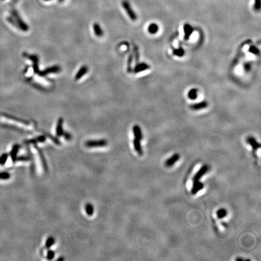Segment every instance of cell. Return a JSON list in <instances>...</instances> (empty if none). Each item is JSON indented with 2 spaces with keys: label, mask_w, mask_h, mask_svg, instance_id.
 <instances>
[{
  "label": "cell",
  "mask_w": 261,
  "mask_h": 261,
  "mask_svg": "<svg viewBox=\"0 0 261 261\" xmlns=\"http://www.w3.org/2000/svg\"><path fill=\"white\" fill-rule=\"evenodd\" d=\"M122 6L130 19H131L132 21H134L137 20V16L136 13L133 10V9L131 7V6H130V4L127 1H126V0H125V1H123L122 2Z\"/></svg>",
  "instance_id": "obj_1"
},
{
  "label": "cell",
  "mask_w": 261,
  "mask_h": 261,
  "mask_svg": "<svg viewBox=\"0 0 261 261\" xmlns=\"http://www.w3.org/2000/svg\"><path fill=\"white\" fill-rule=\"evenodd\" d=\"M12 14L13 15L16 21V24L18 25V26L23 31H27L29 30V27L28 26L24 23V22L23 21L21 18V17L19 16L18 13L15 10H13L12 11Z\"/></svg>",
  "instance_id": "obj_2"
},
{
  "label": "cell",
  "mask_w": 261,
  "mask_h": 261,
  "mask_svg": "<svg viewBox=\"0 0 261 261\" xmlns=\"http://www.w3.org/2000/svg\"><path fill=\"white\" fill-rule=\"evenodd\" d=\"M107 145V141L106 140H90L85 143V145L87 147H97L105 146Z\"/></svg>",
  "instance_id": "obj_3"
},
{
  "label": "cell",
  "mask_w": 261,
  "mask_h": 261,
  "mask_svg": "<svg viewBox=\"0 0 261 261\" xmlns=\"http://www.w3.org/2000/svg\"><path fill=\"white\" fill-rule=\"evenodd\" d=\"M60 71V68L59 66H58V65H54V66L47 68L44 70L39 72V74L40 76H46L49 74L58 73Z\"/></svg>",
  "instance_id": "obj_4"
},
{
  "label": "cell",
  "mask_w": 261,
  "mask_h": 261,
  "mask_svg": "<svg viewBox=\"0 0 261 261\" xmlns=\"http://www.w3.org/2000/svg\"><path fill=\"white\" fill-rule=\"evenodd\" d=\"M149 69H150L149 65L146 63H144V62L137 63V65L135 66V68L134 69L133 72L134 73H138L143 72V71Z\"/></svg>",
  "instance_id": "obj_5"
},
{
  "label": "cell",
  "mask_w": 261,
  "mask_h": 261,
  "mask_svg": "<svg viewBox=\"0 0 261 261\" xmlns=\"http://www.w3.org/2000/svg\"><path fill=\"white\" fill-rule=\"evenodd\" d=\"M183 30H184V39L186 41H187L189 39L190 36L192 35L193 32V28L189 24H185L183 26Z\"/></svg>",
  "instance_id": "obj_6"
},
{
  "label": "cell",
  "mask_w": 261,
  "mask_h": 261,
  "mask_svg": "<svg viewBox=\"0 0 261 261\" xmlns=\"http://www.w3.org/2000/svg\"><path fill=\"white\" fill-rule=\"evenodd\" d=\"M204 187V184L200 181H193V186L192 187V194H197L199 191H200Z\"/></svg>",
  "instance_id": "obj_7"
},
{
  "label": "cell",
  "mask_w": 261,
  "mask_h": 261,
  "mask_svg": "<svg viewBox=\"0 0 261 261\" xmlns=\"http://www.w3.org/2000/svg\"><path fill=\"white\" fill-rule=\"evenodd\" d=\"M208 105H209V103L206 101H203V102H200V103L191 105L190 106V108L192 110L197 111V110H202V109L207 108L208 106Z\"/></svg>",
  "instance_id": "obj_8"
},
{
  "label": "cell",
  "mask_w": 261,
  "mask_h": 261,
  "mask_svg": "<svg viewBox=\"0 0 261 261\" xmlns=\"http://www.w3.org/2000/svg\"><path fill=\"white\" fill-rule=\"evenodd\" d=\"M208 170V167L206 165L203 166L201 169L197 172L193 177V181H199L200 179L204 175Z\"/></svg>",
  "instance_id": "obj_9"
},
{
  "label": "cell",
  "mask_w": 261,
  "mask_h": 261,
  "mask_svg": "<svg viewBox=\"0 0 261 261\" xmlns=\"http://www.w3.org/2000/svg\"><path fill=\"white\" fill-rule=\"evenodd\" d=\"M63 120L62 118H60L58 120L56 128V133L57 136L60 137L63 134Z\"/></svg>",
  "instance_id": "obj_10"
},
{
  "label": "cell",
  "mask_w": 261,
  "mask_h": 261,
  "mask_svg": "<svg viewBox=\"0 0 261 261\" xmlns=\"http://www.w3.org/2000/svg\"><path fill=\"white\" fill-rule=\"evenodd\" d=\"M46 137L45 136H41L37 137L36 138L26 140L24 142V143L26 144H35L37 143L44 142L46 141Z\"/></svg>",
  "instance_id": "obj_11"
},
{
  "label": "cell",
  "mask_w": 261,
  "mask_h": 261,
  "mask_svg": "<svg viewBox=\"0 0 261 261\" xmlns=\"http://www.w3.org/2000/svg\"><path fill=\"white\" fill-rule=\"evenodd\" d=\"M179 159H180V156L178 154H175L166 161L165 164L167 167H172Z\"/></svg>",
  "instance_id": "obj_12"
},
{
  "label": "cell",
  "mask_w": 261,
  "mask_h": 261,
  "mask_svg": "<svg viewBox=\"0 0 261 261\" xmlns=\"http://www.w3.org/2000/svg\"><path fill=\"white\" fill-rule=\"evenodd\" d=\"M88 68L85 66V65H83V66H82L76 73L75 76V79L76 80H79L82 76H83L87 72H88Z\"/></svg>",
  "instance_id": "obj_13"
},
{
  "label": "cell",
  "mask_w": 261,
  "mask_h": 261,
  "mask_svg": "<svg viewBox=\"0 0 261 261\" xmlns=\"http://www.w3.org/2000/svg\"><path fill=\"white\" fill-rule=\"evenodd\" d=\"M133 130V134L135 139L142 140V139H143V135L141 130V128L138 125H135L134 126Z\"/></svg>",
  "instance_id": "obj_14"
},
{
  "label": "cell",
  "mask_w": 261,
  "mask_h": 261,
  "mask_svg": "<svg viewBox=\"0 0 261 261\" xmlns=\"http://www.w3.org/2000/svg\"><path fill=\"white\" fill-rule=\"evenodd\" d=\"M141 140L137 139H134V141H133V144H134V147L135 149V150L137 152V153L140 155L142 156L143 154V150H142V147L141 146Z\"/></svg>",
  "instance_id": "obj_15"
},
{
  "label": "cell",
  "mask_w": 261,
  "mask_h": 261,
  "mask_svg": "<svg viewBox=\"0 0 261 261\" xmlns=\"http://www.w3.org/2000/svg\"><path fill=\"white\" fill-rule=\"evenodd\" d=\"M19 147L20 146L19 145H15L12 149V151L10 152V156L13 162H16V159L17 158V154L19 151Z\"/></svg>",
  "instance_id": "obj_16"
},
{
  "label": "cell",
  "mask_w": 261,
  "mask_h": 261,
  "mask_svg": "<svg viewBox=\"0 0 261 261\" xmlns=\"http://www.w3.org/2000/svg\"><path fill=\"white\" fill-rule=\"evenodd\" d=\"M35 147H36V149H37V150L38 151L39 154V156H40V158L41 159V162H42L43 167H44V169L45 171L47 172L48 171V167H47V162L46 161V159H45L44 156V155L42 154V152L41 151V150L38 147H37L36 146H35Z\"/></svg>",
  "instance_id": "obj_17"
},
{
  "label": "cell",
  "mask_w": 261,
  "mask_h": 261,
  "mask_svg": "<svg viewBox=\"0 0 261 261\" xmlns=\"http://www.w3.org/2000/svg\"><path fill=\"white\" fill-rule=\"evenodd\" d=\"M247 141L250 144V145L253 147V149L257 150L260 147V144L254 138L252 137H248Z\"/></svg>",
  "instance_id": "obj_18"
},
{
  "label": "cell",
  "mask_w": 261,
  "mask_h": 261,
  "mask_svg": "<svg viewBox=\"0 0 261 261\" xmlns=\"http://www.w3.org/2000/svg\"><path fill=\"white\" fill-rule=\"evenodd\" d=\"M93 29L96 36L98 37H101L103 35V32L98 23H94L93 24Z\"/></svg>",
  "instance_id": "obj_19"
},
{
  "label": "cell",
  "mask_w": 261,
  "mask_h": 261,
  "mask_svg": "<svg viewBox=\"0 0 261 261\" xmlns=\"http://www.w3.org/2000/svg\"><path fill=\"white\" fill-rule=\"evenodd\" d=\"M147 31L149 33H150L152 35H154L158 32L159 26L156 23H152L148 26Z\"/></svg>",
  "instance_id": "obj_20"
},
{
  "label": "cell",
  "mask_w": 261,
  "mask_h": 261,
  "mask_svg": "<svg viewBox=\"0 0 261 261\" xmlns=\"http://www.w3.org/2000/svg\"><path fill=\"white\" fill-rule=\"evenodd\" d=\"M198 96V90L196 88L191 89L187 94V97L191 100H195L197 98Z\"/></svg>",
  "instance_id": "obj_21"
},
{
  "label": "cell",
  "mask_w": 261,
  "mask_h": 261,
  "mask_svg": "<svg viewBox=\"0 0 261 261\" xmlns=\"http://www.w3.org/2000/svg\"><path fill=\"white\" fill-rule=\"evenodd\" d=\"M172 53L173 55H175L178 57H181L184 55L185 52L183 48L180 47L178 49H173Z\"/></svg>",
  "instance_id": "obj_22"
},
{
  "label": "cell",
  "mask_w": 261,
  "mask_h": 261,
  "mask_svg": "<svg viewBox=\"0 0 261 261\" xmlns=\"http://www.w3.org/2000/svg\"><path fill=\"white\" fill-rule=\"evenodd\" d=\"M85 212H86V214L88 215V216H92L93 215L94 207L91 204H90V203L86 204L85 206Z\"/></svg>",
  "instance_id": "obj_23"
},
{
  "label": "cell",
  "mask_w": 261,
  "mask_h": 261,
  "mask_svg": "<svg viewBox=\"0 0 261 261\" xmlns=\"http://www.w3.org/2000/svg\"><path fill=\"white\" fill-rule=\"evenodd\" d=\"M133 55H130L128 57V63H127V71L128 73H130L132 72V68H131V65H132V62H133Z\"/></svg>",
  "instance_id": "obj_24"
},
{
  "label": "cell",
  "mask_w": 261,
  "mask_h": 261,
  "mask_svg": "<svg viewBox=\"0 0 261 261\" xmlns=\"http://www.w3.org/2000/svg\"><path fill=\"white\" fill-rule=\"evenodd\" d=\"M55 239L54 237H53L52 236L49 237L46 241V247L47 248H50L55 244Z\"/></svg>",
  "instance_id": "obj_25"
},
{
  "label": "cell",
  "mask_w": 261,
  "mask_h": 261,
  "mask_svg": "<svg viewBox=\"0 0 261 261\" xmlns=\"http://www.w3.org/2000/svg\"><path fill=\"white\" fill-rule=\"evenodd\" d=\"M216 215H217V216L220 219L224 218L227 215V211L223 209H220L219 210L217 211Z\"/></svg>",
  "instance_id": "obj_26"
},
{
  "label": "cell",
  "mask_w": 261,
  "mask_h": 261,
  "mask_svg": "<svg viewBox=\"0 0 261 261\" xmlns=\"http://www.w3.org/2000/svg\"><path fill=\"white\" fill-rule=\"evenodd\" d=\"M260 6H261V3H260V0H254V6H253V9L255 11L259 12L260 9Z\"/></svg>",
  "instance_id": "obj_27"
},
{
  "label": "cell",
  "mask_w": 261,
  "mask_h": 261,
  "mask_svg": "<svg viewBox=\"0 0 261 261\" xmlns=\"http://www.w3.org/2000/svg\"><path fill=\"white\" fill-rule=\"evenodd\" d=\"M248 51L250 53H253V54H254L255 55H259V50H258V49L257 47H256L254 46H252L250 47V48L248 49Z\"/></svg>",
  "instance_id": "obj_28"
},
{
  "label": "cell",
  "mask_w": 261,
  "mask_h": 261,
  "mask_svg": "<svg viewBox=\"0 0 261 261\" xmlns=\"http://www.w3.org/2000/svg\"><path fill=\"white\" fill-rule=\"evenodd\" d=\"M10 175L8 172H0V180H8Z\"/></svg>",
  "instance_id": "obj_29"
},
{
  "label": "cell",
  "mask_w": 261,
  "mask_h": 261,
  "mask_svg": "<svg viewBox=\"0 0 261 261\" xmlns=\"http://www.w3.org/2000/svg\"><path fill=\"white\" fill-rule=\"evenodd\" d=\"M8 159V154H3L1 157H0V164L3 165L6 163L7 161V160Z\"/></svg>",
  "instance_id": "obj_30"
},
{
  "label": "cell",
  "mask_w": 261,
  "mask_h": 261,
  "mask_svg": "<svg viewBox=\"0 0 261 261\" xmlns=\"http://www.w3.org/2000/svg\"><path fill=\"white\" fill-rule=\"evenodd\" d=\"M55 252L53 251H52V250H49L48 251H47V259H49V260H52V259H53V258H54V257H55Z\"/></svg>",
  "instance_id": "obj_31"
},
{
  "label": "cell",
  "mask_w": 261,
  "mask_h": 261,
  "mask_svg": "<svg viewBox=\"0 0 261 261\" xmlns=\"http://www.w3.org/2000/svg\"><path fill=\"white\" fill-rule=\"evenodd\" d=\"M134 53L135 55V58H136V60L137 62L139 60V49L138 47L136 46H134Z\"/></svg>",
  "instance_id": "obj_32"
},
{
  "label": "cell",
  "mask_w": 261,
  "mask_h": 261,
  "mask_svg": "<svg viewBox=\"0 0 261 261\" xmlns=\"http://www.w3.org/2000/svg\"><path fill=\"white\" fill-rule=\"evenodd\" d=\"M62 136L64 137V138H65V139L67 140H70L71 139V138H72V136H71V134H69V133H64V132H63V134Z\"/></svg>",
  "instance_id": "obj_33"
},
{
  "label": "cell",
  "mask_w": 261,
  "mask_h": 261,
  "mask_svg": "<svg viewBox=\"0 0 261 261\" xmlns=\"http://www.w3.org/2000/svg\"><path fill=\"white\" fill-rule=\"evenodd\" d=\"M251 69V63L250 62L246 63L244 65V70L246 72H248Z\"/></svg>",
  "instance_id": "obj_34"
},
{
  "label": "cell",
  "mask_w": 261,
  "mask_h": 261,
  "mask_svg": "<svg viewBox=\"0 0 261 261\" xmlns=\"http://www.w3.org/2000/svg\"><path fill=\"white\" fill-rule=\"evenodd\" d=\"M64 1V0H58V1L59 2V3H62V2H63Z\"/></svg>",
  "instance_id": "obj_35"
},
{
  "label": "cell",
  "mask_w": 261,
  "mask_h": 261,
  "mask_svg": "<svg viewBox=\"0 0 261 261\" xmlns=\"http://www.w3.org/2000/svg\"><path fill=\"white\" fill-rule=\"evenodd\" d=\"M44 1H51V0H44Z\"/></svg>",
  "instance_id": "obj_36"
},
{
  "label": "cell",
  "mask_w": 261,
  "mask_h": 261,
  "mask_svg": "<svg viewBox=\"0 0 261 261\" xmlns=\"http://www.w3.org/2000/svg\"><path fill=\"white\" fill-rule=\"evenodd\" d=\"M63 260V258H60V259H58V260Z\"/></svg>",
  "instance_id": "obj_37"
}]
</instances>
